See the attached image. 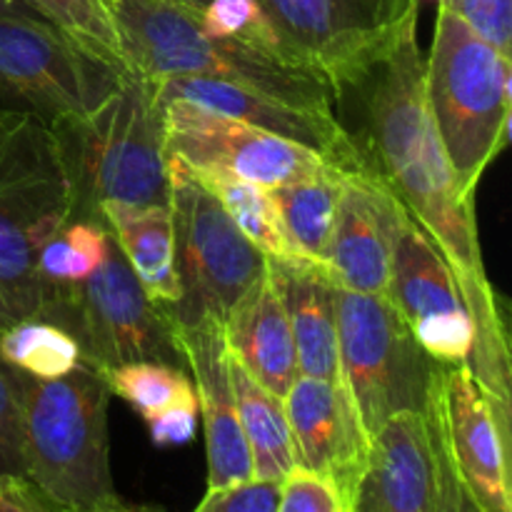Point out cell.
<instances>
[{"label":"cell","mask_w":512,"mask_h":512,"mask_svg":"<svg viewBox=\"0 0 512 512\" xmlns=\"http://www.w3.org/2000/svg\"><path fill=\"white\" fill-rule=\"evenodd\" d=\"M163 148L190 170H220L263 188L320 178L335 165L305 145L265 133L238 118L155 93Z\"/></svg>","instance_id":"7c38bea8"},{"label":"cell","mask_w":512,"mask_h":512,"mask_svg":"<svg viewBox=\"0 0 512 512\" xmlns=\"http://www.w3.org/2000/svg\"><path fill=\"white\" fill-rule=\"evenodd\" d=\"M385 295L435 363L468 365L473 323L463 295L448 260L408 210L393 250Z\"/></svg>","instance_id":"4fadbf2b"},{"label":"cell","mask_w":512,"mask_h":512,"mask_svg":"<svg viewBox=\"0 0 512 512\" xmlns=\"http://www.w3.org/2000/svg\"><path fill=\"white\" fill-rule=\"evenodd\" d=\"M10 120H13V110L0 108V140H3L5 130H8V125H10Z\"/></svg>","instance_id":"f35d334b"},{"label":"cell","mask_w":512,"mask_h":512,"mask_svg":"<svg viewBox=\"0 0 512 512\" xmlns=\"http://www.w3.org/2000/svg\"><path fill=\"white\" fill-rule=\"evenodd\" d=\"M173 3H180V5H185V8H193L200 13V10H203L210 0H173Z\"/></svg>","instance_id":"ab89813d"},{"label":"cell","mask_w":512,"mask_h":512,"mask_svg":"<svg viewBox=\"0 0 512 512\" xmlns=\"http://www.w3.org/2000/svg\"><path fill=\"white\" fill-rule=\"evenodd\" d=\"M498 53L512 55V0H438Z\"/></svg>","instance_id":"4dcf8cb0"},{"label":"cell","mask_w":512,"mask_h":512,"mask_svg":"<svg viewBox=\"0 0 512 512\" xmlns=\"http://www.w3.org/2000/svg\"><path fill=\"white\" fill-rule=\"evenodd\" d=\"M0 15H35L23 0H0ZM38 18V15H35Z\"/></svg>","instance_id":"74e56055"},{"label":"cell","mask_w":512,"mask_h":512,"mask_svg":"<svg viewBox=\"0 0 512 512\" xmlns=\"http://www.w3.org/2000/svg\"><path fill=\"white\" fill-rule=\"evenodd\" d=\"M0 512H58L25 475H0Z\"/></svg>","instance_id":"8d00e7d4"},{"label":"cell","mask_w":512,"mask_h":512,"mask_svg":"<svg viewBox=\"0 0 512 512\" xmlns=\"http://www.w3.org/2000/svg\"><path fill=\"white\" fill-rule=\"evenodd\" d=\"M223 330L235 363L265 390L285 398L300 368L293 328L268 270L230 308Z\"/></svg>","instance_id":"ffe728a7"},{"label":"cell","mask_w":512,"mask_h":512,"mask_svg":"<svg viewBox=\"0 0 512 512\" xmlns=\"http://www.w3.org/2000/svg\"><path fill=\"white\" fill-rule=\"evenodd\" d=\"M198 15L203 28L208 33L218 35V38L240 40V43L255 45V48L270 50V53L288 58L273 25H270V20L265 18V13L255 0H210Z\"/></svg>","instance_id":"f546056e"},{"label":"cell","mask_w":512,"mask_h":512,"mask_svg":"<svg viewBox=\"0 0 512 512\" xmlns=\"http://www.w3.org/2000/svg\"><path fill=\"white\" fill-rule=\"evenodd\" d=\"M198 405H178L165 413L155 415L148 420V433L158 448H173V445H185L195 438L198 430Z\"/></svg>","instance_id":"d590c367"},{"label":"cell","mask_w":512,"mask_h":512,"mask_svg":"<svg viewBox=\"0 0 512 512\" xmlns=\"http://www.w3.org/2000/svg\"><path fill=\"white\" fill-rule=\"evenodd\" d=\"M478 512H480V510H478Z\"/></svg>","instance_id":"b9f144b4"},{"label":"cell","mask_w":512,"mask_h":512,"mask_svg":"<svg viewBox=\"0 0 512 512\" xmlns=\"http://www.w3.org/2000/svg\"><path fill=\"white\" fill-rule=\"evenodd\" d=\"M425 420H428L430 433V448H433V463H435V505L433 512H478L475 503L470 500L468 490H465L463 480H460L458 470H455L453 458H450L448 443L443 438L438 420L425 408Z\"/></svg>","instance_id":"d6a6232c"},{"label":"cell","mask_w":512,"mask_h":512,"mask_svg":"<svg viewBox=\"0 0 512 512\" xmlns=\"http://www.w3.org/2000/svg\"><path fill=\"white\" fill-rule=\"evenodd\" d=\"M58 512H133V510H125L123 505H118V508H103V510H60Z\"/></svg>","instance_id":"60d3db41"},{"label":"cell","mask_w":512,"mask_h":512,"mask_svg":"<svg viewBox=\"0 0 512 512\" xmlns=\"http://www.w3.org/2000/svg\"><path fill=\"white\" fill-rule=\"evenodd\" d=\"M300 468L328 480L350 512L370 455V433L343 380L300 375L283 398Z\"/></svg>","instance_id":"9a60e30c"},{"label":"cell","mask_w":512,"mask_h":512,"mask_svg":"<svg viewBox=\"0 0 512 512\" xmlns=\"http://www.w3.org/2000/svg\"><path fill=\"white\" fill-rule=\"evenodd\" d=\"M173 335L183 353L185 370L193 375L198 413L203 418L208 488L245 483L253 478V460L240 428L223 323L215 318L193 323L173 320Z\"/></svg>","instance_id":"e0dca14e"},{"label":"cell","mask_w":512,"mask_h":512,"mask_svg":"<svg viewBox=\"0 0 512 512\" xmlns=\"http://www.w3.org/2000/svg\"><path fill=\"white\" fill-rule=\"evenodd\" d=\"M0 475H23V430L13 368L0 360Z\"/></svg>","instance_id":"e575fe53"},{"label":"cell","mask_w":512,"mask_h":512,"mask_svg":"<svg viewBox=\"0 0 512 512\" xmlns=\"http://www.w3.org/2000/svg\"><path fill=\"white\" fill-rule=\"evenodd\" d=\"M125 75L48 20L0 15V108L53 125L98 108Z\"/></svg>","instance_id":"8fae6325"},{"label":"cell","mask_w":512,"mask_h":512,"mask_svg":"<svg viewBox=\"0 0 512 512\" xmlns=\"http://www.w3.org/2000/svg\"><path fill=\"white\" fill-rule=\"evenodd\" d=\"M120 35L125 68L145 80L213 78L258 90L305 110L333 113V90L305 65L218 38L200 23L198 10L173 0H108Z\"/></svg>","instance_id":"7a4b0ae2"},{"label":"cell","mask_w":512,"mask_h":512,"mask_svg":"<svg viewBox=\"0 0 512 512\" xmlns=\"http://www.w3.org/2000/svg\"><path fill=\"white\" fill-rule=\"evenodd\" d=\"M153 85L155 93L165 95V98L190 100L200 108L218 110L230 118L255 125L265 133L305 145L340 170L370 168L363 145L338 123L333 113L298 108V105L270 98L258 90L240 88V85L213 78H168Z\"/></svg>","instance_id":"ac0fdd59"},{"label":"cell","mask_w":512,"mask_h":512,"mask_svg":"<svg viewBox=\"0 0 512 512\" xmlns=\"http://www.w3.org/2000/svg\"><path fill=\"white\" fill-rule=\"evenodd\" d=\"M23 3L38 18L48 20L53 28L75 40L80 48L125 68L120 35L108 0H23Z\"/></svg>","instance_id":"f1b7e54d"},{"label":"cell","mask_w":512,"mask_h":512,"mask_svg":"<svg viewBox=\"0 0 512 512\" xmlns=\"http://www.w3.org/2000/svg\"><path fill=\"white\" fill-rule=\"evenodd\" d=\"M335 308L340 380L370 438L395 415L425 413L438 363L420 348L388 295L338 285Z\"/></svg>","instance_id":"ba28073f"},{"label":"cell","mask_w":512,"mask_h":512,"mask_svg":"<svg viewBox=\"0 0 512 512\" xmlns=\"http://www.w3.org/2000/svg\"><path fill=\"white\" fill-rule=\"evenodd\" d=\"M103 375L108 380L110 395L125 400L145 423L178 405H198L193 378L178 365L140 360L105 370Z\"/></svg>","instance_id":"4316f807"},{"label":"cell","mask_w":512,"mask_h":512,"mask_svg":"<svg viewBox=\"0 0 512 512\" xmlns=\"http://www.w3.org/2000/svg\"><path fill=\"white\" fill-rule=\"evenodd\" d=\"M363 88L370 90L368 148H363L368 165L448 260L473 323V348L465 368L483 388L495 418L508 425L512 370L505 310L485 273L475 198L460 193L425 103V60L415 33Z\"/></svg>","instance_id":"6da1fadb"},{"label":"cell","mask_w":512,"mask_h":512,"mask_svg":"<svg viewBox=\"0 0 512 512\" xmlns=\"http://www.w3.org/2000/svg\"><path fill=\"white\" fill-rule=\"evenodd\" d=\"M405 208L373 168L343 170L325 270L335 285L368 295L388 293L393 250Z\"/></svg>","instance_id":"2e32d148"},{"label":"cell","mask_w":512,"mask_h":512,"mask_svg":"<svg viewBox=\"0 0 512 512\" xmlns=\"http://www.w3.org/2000/svg\"><path fill=\"white\" fill-rule=\"evenodd\" d=\"M190 170V168H188ZM225 208V213L233 218L240 233L270 260H293L300 258L285 233L280 215L275 210L270 190L263 185H255L250 180L235 178L220 170H190ZM303 260V258H300Z\"/></svg>","instance_id":"d4e9b609"},{"label":"cell","mask_w":512,"mask_h":512,"mask_svg":"<svg viewBox=\"0 0 512 512\" xmlns=\"http://www.w3.org/2000/svg\"><path fill=\"white\" fill-rule=\"evenodd\" d=\"M268 273L293 328L300 375L340 380L335 280L323 265L300 258H268Z\"/></svg>","instance_id":"44dd1931"},{"label":"cell","mask_w":512,"mask_h":512,"mask_svg":"<svg viewBox=\"0 0 512 512\" xmlns=\"http://www.w3.org/2000/svg\"><path fill=\"white\" fill-rule=\"evenodd\" d=\"M73 188V218L98 220V205H168L155 85L128 73L105 103L78 118L48 125Z\"/></svg>","instance_id":"5b68a950"},{"label":"cell","mask_w":512,"mask_h":512,"mask_svg":"<svg viewBox=\"0 0 512 512\" xmlns=\"http://www.w3.org/2000/svg\"><path fill=\"white\" fill-rule=\"evenodd\" d=\"M340 173L343 170L333 168L320 178L270 188V198L295 253L323 268L333 240L335 213H338Z\"/></svg>","instance_id":"cb8c5ba5"},{"label":"cell","mask_w":512,"mask_h":512,"mask_svg":"<svg viewBox=\"0 0 512 512\" xmlns=\"http://www.w3.org/2000/svg\"><path fill=\"white\" fill-rule=\"evenodd\" d=\"M435 463L425 413H403L370 443L350 512H433Z\"/></svg>","instance_id":"d6986e66"},{"label":"cell","mask_w":512,"mask_h":512,"mask_svg":"<svg viewBox=\"0 0 512 512\" xmlns=\"http://www.w3.org/2000/svg\"><path fill=\"white\" fill-rule=\"evenodd\" d=\"M110 243L113 238L100 220L70 218L40 250V275L58 288L83 283L103 265Z\"/></svg>","instance_id":"83f0119b"},{"label":"cell","mask_w":512,"mask_h":512,"mask_svg":"<svg viewBox=\"0 0 512 512\" xmlns=\"http://www.w3.org/2000/svg\"><path fill=\"white\" fill-rule=\"evenodd\" d=\"M0 360L40 380L68 375L83 363V353L73 335L50 320H20L0 330Z\"/></svg>","instance_id":"484cf974"},{"label":"cell","mask_w":512,"mask_h":512,"mask_svg":"<svg viewBox=\"0 0 512 512\" xmlns=\"http://www.w3.org/2000/svg\"><path fill=\"white\" fill-rule=\"evenodd\" d=\"M168 205L183 295L165 313L175 323L215 318L223 323L240 295L268 270V258L240 233L220 200L168 158Z\"/></svg>","instance_id":"9c48e42d"},{"label":"cell","mask_w":512,"mask_h":512,"mask_svg":"<svg viewBox=\"0 0 512 512\" xmlns=\"http://www.w3.org/2000/svg\"><path fill=\"white\" fill-rule=\"evenodd\" d=\"M23 430V475L60 510L118 508L108 448L110 388L80 363L40 380L13 370Z\"/></svg>","instance_id":"3957f363"},{"label":"cell","mask_w":512,"mask_h":512,"mask_svg":"<svg viewBox=\"0 0 512 512\" xmlns=\"http://www.w3.org/2000/svg\"><path fill=\"white\" fill-rule=\"evenodd\" d=\"M510 78L508 55L485 43L453 10H438L425 60V103L465 198H475L485 168L510 140Z\"/></svg>","instance_id":"8992f818"},{"label":"cell","mask_w":512,"mask_h":512,"mask_svg":"<svg viewBox=\"0 0 512 512\" xmlns=\"http://www.w3.org/2000/svg\"><path fill=\"white\" fill-rule=\"evenodd\" d=\"M288 58L333 93L363 88L418 25L420 0H255Z\"/></svg>","instance_id":"52a82bcc"},{"label":"cell","mask_w":512,"mask_h":512,"mask_svg":"<svg viewBox=\"0 0 512 512\" xmlns=\"http://www.w3.org/2000/svg\"><path fill=\"white\" fill-rule=\"evenodd\" d=\"M73 210V188L50 128L13 113L0 140V330L50 315L58 285L45 283L38 258Z\"/></svg>","instance_id":"277c9868"},{"label":"cell","mask_w":512,"mask_h":512,"mask_svg":"<svg viewBox=\"0 0 512 512\" xmlns=\"http://www.w3.org/2000/svg\"><path fill=\"white\" fill-rule=\"evenodd\" d=\"M278 512H348V508L328 480L295 465L280 480Z\"/></svg>","instance_id":"1f68e13d"},{"label":"cell","mask_w":512,"mask_h":512,"mask_svg":"<svg viewBox=\"0 0 512 512\" xmlns=\"http://www.w3.org/2000/svg\"><path fill=\"white\" fill-rule=\"evenodd\" d=\"M280 483L250 478L238 485L208 488L193 512H278Z\"/></svg>","instance_id":"836d02e7"},{"label":"cell","mask_w":512,"mask_h":512,"mask_svg":"<svg viewBox=\"0 0 512 512\" xmlns=\"http://www.w3.org/2000/svg\"><path fill=\"white\" fill-rule=\"evenodd\" d=\"M230 375H233L240 428L253 460V478L280 483L298 465L283 398L265 390L253 375L245 373L233 355H230Z\"/></svg>","instance_id":"603a6c76"},{"label":"cell","mask_w":512,"mask_h":512,"mask_svg":"<svg viewBox=\"0 0 512 512\" xmlns=\"http://www.w3.org/2000/svg\"><path fill=\"white\" fill-rule=\"evenodd\" d=\"M455 470L480 512H512L510 433L465 365L435 368L428 398Z\"/></svg>","instance_id":"5bb4252c"},{"label":"cell","mask_w":512,"mask_h":512,"mask_svg":"<svg viewBox=\"0 0 512 512\" xmlns=\"http://www.w3.org/2000/svg\"><path fill=\"white\" fill-rule=\"evenodd\" d=\"M98 220L108 228L148 298L163 308L178 303L183 288L170 205H128L108 200L98 205Z\"/></svg>","instance_id":"7402d4cb"},{"label":"cell","mask_w":512,"mask_h":512,"mask_svg":"<svg viewBox=\"0 0 512 512\" xmlns=\"http://www.w3.org/2000/svg\"><path fill=\"white\" fill-rule=\"evenodd\" d=\"M45 320L68 330L78 340L83 363L100 373L140 360L185 368L173 320L148 298L115 243L88 280L58 288Z\"/></svg>","instance_id":"30bf717a"}]
</instances>
